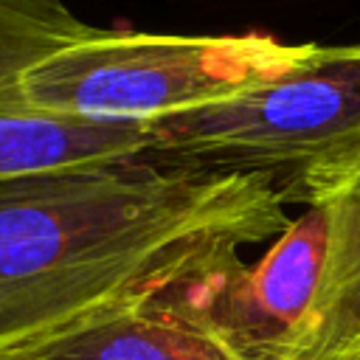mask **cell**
Listing matches in <instances>:
<instances>
[{
    "mask_svg": "<svg viewBox=\"0 0 360 360\" xmlns=\"http://www.w3.org/2000/svg\"><path fill=\"white\" fill-rule=\"evenodd\" d=\"M149 158L264 174L315 205L360 158V42L318 45L278 79L149 124Z\"/></svg>",
    "mask_w": 360,
    "mask_h": 360,
    "instance_id": "7a4b0ae2",
    "label": "cell"
},
{
    "mask_svg": "<svg viewBox=\"0 0 360 360\" xmlns=\"http://www.w3.org/2000/svg\"><path fill=\"white\" fill-rule=\"evenodd\" d=\"M0 360H242L217 332L172 304L141 292L48 332Z\"/></svg>",
    "mask_w": 360,
    "mask_h": 360,
    "instance_id": "8992f818",
    "label": "cell"
},
{
    "mask_svg": "<svg viewBox=\"0 0 360 360\" xmlns=\"http://www.w3.org/2000/svg\"><path fill=\"white\" fill-rule=\"evenodd\" d=\"M278 360H360V349L357 352H335V354H323V357H292V354H284Z\"/></svg>",
    "mask_w": 360,
    "mask_h": 360,
    "instance_id": "ba28073f",
    "label": "cell"
},
{
    "mask_svg": "<svg viewBox=\"0 0 360 360\" xmlns=\"http://www.w3.org/2000/svg\"><path fill=\"white\" fill-rule=\"evenodd\" d=\"M326 253V211L307 205L281 236L248 264L225 250L163 287L183 312L217 332L242 360L284 357L315 304Z\"/></svg>",
    "mask_w": 360,
    "mask_h": 360,
    "instance_id": "277c9868",
    "label": "cell"
},
{
    "mask_svg": "<svg viewBox=\"0 0 360 360\" xmlns=\"http://www.w3.org/2000/svg\"><path fill=\"white\" fill-rule=\"evenodd\" d=\"M315 205L326 211V253L315 304L287 352L292 357L360 349V172L338 183Z\"/></svg>",
    "mask_w": 360,
    "mask_h": 360,
    "instance_id": "52a82bcc",
    "label": "cell"
},
{
    "mask_svg": "<svg viewBox=\"0 0 360 360\" xmlns=\"http://www.w3.org/2000/svg\"><path fill=\"white\" fill-rule=\"evenodd\" d=\"M354 172H360V158H357V163H354V166H352V169H349V174H346V177H352V174H354ZM346 177H343V180H346ZM343 180H340V183H343ZM329 191H332V188H329ZM329 191H326V194H329Z\"/></svg>",
    "mask_w": 360,
    "mask_h": 360,
    "instance_id": "9c48e42d",
    "label": "cell"
},
{
    "mask_svg": "<svg viewBox=\"0 0 360 360\" xmlns=\"http://www.w3.org/2000/svg\"><path fill=\"white\" fill-rule=\"evenodd\" d=\"M270 34H146L96 28L22 73L28 107L93 124H155L270 82L315 53Z\"/></svg>",
    "mask_w": 360,
    "mask_h": 360,
    "instance_id": "3957f363",
    "label": "cell"
},
{
    "mask_svg": "<svg viewBox=\"0 0 360 360\" xmlns=\"http://www.w3.org/2000/svg\"><path fill=\"white\" fill-rule=\"evenodd\" d=\"M68 0H0V174L79 166L149 152L143 124H93L45 115L22 98V73L90 37Z\"/></svg>",
    "mask_w": 360,
    "mask_h": 360,
    "instance_id": "5b68a950",
    "label": "cell"
},
{
    "mask_svg": "<svg viewBox=\"0 0 360 360\" xmlns=\"http://www.w3.org/2000/svg\"><path fill=\"white\" fill-rule=\"evenodd\" d=\"M264 174L149 155L0 174V354L292 222Z\"/></svg>",
    "mask_w": 360,
    "mask_h": 360,
    "instance_id": "6da1fadb",
    "label": "cell"
}]
</instances>
